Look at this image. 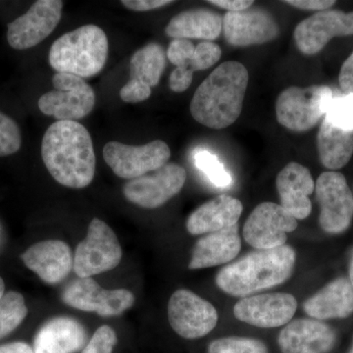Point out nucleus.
<instances>
[{"instance_id":"nucleus-1","label":"nucleus","mask_w":353,"mask_h":353,"mask_svg":"<svg viewBox=\"0 0 353 353\" xmlns=\"http://www.w3.org/2000/svg\"><path fill=\"white\" fill-rule=\"evenodd\" d=\"M41 157L52 178L64 187L83 189L95 174L92 137L77 121H57L44 134Z\"/></svg>"},{"instance_id":"nucleus-2","label":"nucleus","mask_w":353,"mask_h":353,"mask_svg":"<svg viewBox=\"0 0 353 353\" xmlns=\"http://www.w3.org/2000/svg\"><path fill=\"white\" fill-rule=\"evenodd\" d=\"M250 75L245 65L226 61L197 88L190 102L194 119L210 129L231 126L240 117Z\"/></svg>"},{"instance_id":"nucleus-3","label":"nucleus","mask_w":353,"mask_h":353,"mask_svg":"<svg viewBox=\"0 0 353 353\" xmlns=\"http://www.w3.org/2000/svg\"><path fill=\"white\" fill-rule=\"evenodd\" d=\"M296 261V250L290 245L257 250L221 269L216 284L232 296H252L289 280Z\"/></svg>"},{"instance_id":"nucleus-4","label":"nucleus","mask_w":353,"mask_h":353,"mask_svg":"<svg viewBox=\"0 0 353 353\" xmlns=\"http://www.w3.org/2000/svg\"><path fill=\"white\" fill-rule=\"evenodd\" d=\"M108 57L105 32L97 26L85 25L57 39L51 46L48 59L57 73L83 79L101 72Z\"/></svg>"},{"instance_id":"nucleus-5","label":"nucleus","mask_w":353,"mask_h":353,"mask_svg":"<svg viewBox=\"0 0 353 353\" xmlns=\"http://www.w3.org/2000/svg\"><path fill=\"white\" fill-rule=\"evenodd\" d=\"M333 99V90L327 85L290 87L279 94L276 117L290 131H309L328 112Z\"/></svg>"},{"instance_id":"nucleus-6","label":"nucleus","mask_w":353,"mask_h":353,"mask_svg":"<svg viewBox=\"0 0 353 353\" xmlns=\"http://www.w3.org/2000/svg\"><path fill=\"white\" fill-rule=\"evenodd\" d=\"M122 248L113 230L104 221L94 218L87 238L77 246L74 271L79 278H90L112 270L122 259Z\"/></svg>"},{"instance_id":"nucleus-7","label":"nucleus","mask_w":353,"mask_h":353,"mask_svg":"<svg viewBox=\"0 0 353 353\" xmlns=\"http://www.w3.org/2000/svg\"><path fill=\"white\" fill-rule=\"evenodd\" d=\"M55 90L39 99V108L58 121L83 119L94 110L95 94L83 79L71 74L57 73L52 78Z\"/></svg>"},{"instance_id":"nucleus-8","label":"nucleus","mask_w":353,"mask_h":353,"mask_svg":"<svg viewBox=\"0 0 353 353\" xmlns=\"http://www.w3.org/2000/svg\"><path fill=\"white\" fill-rule=\"evenodd\" d=\"M315 192L323 231L331 234L345 233L353 218V194L345 176L336 171L324 172L317 179Z\"/></svg>"},{"instance_id":"nucleus-9","label":"nucleus","mask_w":353,"mask_h":353,"mask_svg":"<svg viewBox=\"0 0 353 353\" xmlns=\"http://www.w3.org/2000/svg\"><path fill=\"white\" fill-rule=\"evenodd\" d=\"M170 157L168 145L159 139L139 146L110 141L103 148L106 164L115 175L128 180L161 168L167 164Z\"/></svg>"},{"instance_id":"nucleus-10","label":"nucleus","mask_w":353,"mask_h":353,"mask_svg":"<svg viewBox=\"0 0 353 353\" xmlns=\"http://www.w3.org/2000/svg\"><path fill=\"white\" fill-rule=\"evenodd\" d=\"M187 172L176 163H167L152 173L132 179L125 183V197L141 208L154 209L164 205L182 190Z\"/></svg>"},{"instance_id":"nucleus-11","label":"nucleus","mask_w":353,"mask_h":353,"mask_svg":"<svg viewBox=\"0 0 353 353\" xmlns=\"http://www.w3.org/2000/svg\"><path fill=\"white\" fill-rule=\"evenodd\" d=\"M172 329L188 340L205 336L217 326L218 312L205 299L188 290L174 292L168 303Z\"/></svg>"},{"instance_id":"nucleus-12","label":"nucleus","mask_w":353,"mask_h":353,"mask_svg":"<svg viewBox=\"0 0 353 353\" xmlns=\"http://www.w3.org/2000/svg\"><path fill=\"white\" fill-rule=\"evenodd\" d=\"M297 220L274 202H262L243 226V238L256 250H273L287 243L288 233L296 231Z\"/></svg>"},{"instance_id":"nucleus-13","label":"nucleus","mask_w":353,"mask_h":353,"mask_svg":"<svg viewBox=\"0 0 353 353\" xmlns=\"http://www.w3.org/2000/svg\"><path fill=\"white\" fill-rule=\"evenodd\" d=\"M63 1L39 0L19 18L9 23L7 41L17 50H29L54 31L62 17Z\"/></svg>"},{"instance_id":"nucleus-14","label":"nucleus","mask_w":353,"mask_h":353,"mask_svg":"<svg viewBox=\"0 0 353 353\" xmlns=\"http://www.w3.org/2000/svg\"><path fill=\"white\" fill-rule=\"evenodd\" d=\"M352 34L353 12L330 9L301 21L294 32L297 48L305 55L317 54L334 38Z\"/></svg>"},{"instance_id":"nucleus-15","label":"nucleus","mask_w":353,"mask_h":353,"mask_svg":"<svg viewBox=\"0 0 353 353\" xmlns=\"http://www.w3.org/2000/svg\"><path fill=\"white\" fill-rule=\"evenodd\" d=\"M297 301L285 292L255 294L243 297L236 303V319L259 328H278L289 324L296 314Z\"/></svg>"},{"instance_id":"nucleus-16","label":"nucleus","mask_w":353,"mask_h":353,"mask_svg":"<svg viewBox=\"0 0 353 353\" xmlns=\"http://www.w3.org/2000/svg\"><path fill=\"white\" fill-rule=\"evenodd\" d=\"M223 32L228 43L236 48H246L277 39L280 27L268 11L250 7L241 12L225 14Z\"/></svg>"},{"instance_id":"nucleus-17","label":"nucleus","mask_w":353,"mask_h":353,"mask_svg":"<svg viewBox=\"0 0 353 353\" xmlns=\"http://www.w3.org/2000/svg\"><path fill=\"white\" fill-rule=\"evenodd\" d=\"M336 343L334 330L316 319L290 321L278 336L279 347L283 353H329Z\"/></svg>"},{"instance_id":"nucleus-18","label":"nucleus","mask_w":353,"mask_h":353,"mask_svg":"<svg viewBox=\"0 0 353 353\" xmlns=\"http://www.w3.org/2000/svg\"><path fill=\"white\" fill-rule=\"evenodd\" d=\"M279 196L283 208L296 220L306 219L312 210L309 196L315 189L310 171L297 162H290L276 179Z\"/></svg>"},{"instance_id":"nucleus-19","label":"nucleus","mask_w":353,"mask_h":353,"mask_svg":"<svg viewBox=\"0 0 353 353\" xmlns=\"http://www.w3.org/2000/svg\"><path fill=\"white\" fill-rule=\"evenodd\" d=\"M26 266L44 283L62 282L74 268L71 250L62 241H44L28 248L22 255Z\"/></svg>"},{"instance_id":"nucleus-20","label":"nucleus","mask_w":353,"mask_h":353,"mask_svg":"<svg viewBox=\"0 0 353 353\" xmlns=\"http://www.w3.org/2000/svg\"><path fill=\"white\" fill-rule=\"evenodd\" d=\"M88 334L85 327L66 316L44 323L34 341V353H76L85 347Z\"/></svg>"},{"instance_id":"nucleus-21","label":"nucleus","mask_w":353,"mask_h":353,"mask_svg":"<svg viewBox=\"0 0 353 353\" xmlns=\"http://www.w3.org/2000/svg\"><path fill=\"white\" fill-rule=\"evenodd\" d=\"M243 206L238 199L227 194L211 199L196 209L188 218L190 234H208L238 224Z\"/></svg>"},{"instance_id":"nucleus-22","label":"nucleus","mask_w":353,"mask_h":353,"mask_svg":"<svg viewBox=\"0 0 353 353\" xmlns=\"http://www.w3.org/2000/svg\"><path fill=\"white\" fill-rule=\"evenodd\" d=\"M303 309L306 314L319 321L350 317L353 314V287L350 279L332 281L309 297Z\"/></svg>"},{"instance_id":"nucleus-23","label":"nucleus","mask_w":353,"mask_h":353,"mask_svg":"<svg viewBox=\"0 0 353 353\" xmlns=\"http://www.w3.org/2000/svg\"><path fill=\"white\" fill-rule=\"evenodd\" d=\"M241 248L238 224L208 234L194 245L189 268L196 270L229 263L238 256Z\"/></svg>"},{"instance_id":"nucleus-24","label":"nucleus","mask_w":353,"mask_h":353,"mask_svg":"<svg viewBox=\"0 0 353 353\" xmlns=\"http://www.w3.org/2000/svg\"><path fill=\"white\" fill-rule=\"evenodd\" d=\"M223 19L215 11L199 8L176 14L167 25V36L175 39H199L204 41L219 38Z\"/></svg>"},{"instance_id":"nucleus-25","label":"nucleus","mask_w":353,"mask_h":353,"mask_svg":"<svg viewBox=\"0 0 353 353\" xmlns=\"http://www.w3.org/2000/svg\"><path fill=\"white\" fill-rule=\"evenodd\" d=\"M320 161L330 170H338L353 155V132L336 127L325 116L317 136Z\"/></svg>"},{"instance_id":"nucleus-26","label":"nucleus","mask_w":353,"mask_h":353,"mask_svg":"<svg viewBox=\"0 0 353 353\" xmlns=\"http://www.w3.org/2000/svg\"><path fill=\"white\" fill-rule=\"evenodd\" d=\"M166 66V53L160 44L152 43L136 51L131 59V79L145 83L150 88L157 87Z\"/></svg>"},{"instance_id":"nucleus-27","label":"nucleus","mask_w":353,"mask_h":353,"mask_svg":"<svg viewBox=\"0 0 353 353\" xmlns=\"http://www.w3.org/2000/svg\"><path fill=\"white\" fill-rule=\"evenodd\" d=\"M104 289L92 278H79L67 285L62 294L65 304L85 311L97 312L103 296Z\"/></svg>"},{"instance_id":"nucleus-28","label":"nucleus","mask_w":353,"mask_h":353,"mask_svg":"<svg viewBox=\"0 0 353 353\" xmlns=\"http://www.w3.org/2000/svg\"><path fill=\"white\" fill-rule=\"evenodd\" d=\"M28 314L25 299L19 292H9L0 299V340L12 333Z\"/></svg>"},{"instance_id":"nucleus-29","label":"nucleus","mask_w":353,"mask_h":353,"mask_svg":"<svg viewBox=\"0 0 353 353\" xmlns=\"http://www.w3.org/2000/svg\"><path fill=\"white\" fill-rule=\"evenodd\" d=\"M208 353H268V348L256 339L226 336L210 343Z\"/></svg>"},{"instance_id":"nucleus-30","label":"nucleus","mask_w":353,"mask_h":353,"mask_svg":"<svg viewBox=\"0 0 353 353\" xmlns=\"http://www.w3.org/2000/svg\"><path fill=\"white\" fill-rule=\"evenodd\" d=\"M134 303V296L130 290L125 289L104 290L102 301L97 308L99 316L109 317L118 316L131 308Z\"/></svg>"},{"instance_id":"nucleus-31","label":"nucleus","mask_w":353,"mask_h":353,"mask_svg":"<svg viewBox=\"0 0 353 353\" xmlns=\"http://www.w3.org/2000/svg\"><path fill=\"white\" fill-rule=\"evenodd\" d=\"M194 159L197 168L203 172L216 187L227 188L231 185L232 176L215 155L208 152H201L196 153Z\"/></svg>"},{"instance_id":"nucleus-32","label":"nucleus","mask_w":353,"mask_h":353,"mask_svg":"<svg viewBox=\"0 0 353 353\" xmlns=\"http://www.w3.org/2000/svg\"><path fill=\"white\" fill-rule=\"evenodd\" d=\"M326 117L336 127L353 132V94L333 99Z\"/></svg>"},{"instance_id":"nucleus-33","label":"nucleus","mask_w":353,"mask_h":353,"mask_svg":"<svg viewBox=\"0 0 353 353\" xmlns=\"http://www.w3.org/2000/svg\"><path fill=\"white\" fill-rule=\"evenodd\" d=\"M22 136L17 123L0 112V157L14 154L20 150Z\"/></svg>"},{"instance_id":"nucleus-34","label":"nucleus","mask_w":353,"mask_h":353,"mask_svg":"<svg viewBox=\"0 0 353 353\" xmlns=\"http://www.w3.org/2000/svg\"><path fill=\"white\" fill-rule=\"evenodd\" d=\"M221 55L222 50L218 44L212 41H202L196 46L190 70L192 72L208 70L219 61Z\"/></svg>"},{"instance_id":"nucleus-35","label":"nucleus","mask_w":353,"mask_h":353,"mask_svg":"<svg viewBox=\"0 0 353 353\" xmlns=\"http://www.w3.org/2000/svg\"><path fill=\"white\" fill-rule=\"evenodd\" d=\"M117 341V334L111 327L101 326L97 330L81 353H113Z\"/></svg>"},{"instance_id":"nucleus-36","label":"nucleus","mask_w":353,"mask_h":353,"mask_svg":"<svg viewBox=\"0 0 353 353\" xmlns=\"http://www.w3.org/2000/svg\"><path fill=\"white\" fill-rule=\"evenodd\" d=\"M196 46L190 39H175L169 44L166 57L176 67L190 69Z\"/></svg>"},{"instance_id":"nucleus-37","label":"nucleus","mask_w":353,"mask_h":353,"mask_svg":"<svg viewBox=\"0 0 353 353\" xmlns=\"http://www.w3.org/2000/svg\"><path fill=\"white\" fill-rule=\"evenodd\" d=\"M152 88L145 83L130 80L120 90V97L128 103H139L150 99Z\"/></svg>"},{"instance_id":"nucleus-38","label":"nucleus","mask_w":353,"mask_h":353,"mask_svg":"<svg viewBox=\"0 0 353 353\" xmlns=\"http://www.w3.org/2000/svg\"><path fill=\"white\" fill-rule=\"evenodd\" d=\"M194 79V72L189 68L176 67L169 79V87L174 92H183L190 87Z\"/></svg>"},{"instance_id":"nucleus-39","label":"nucleus","mask_w":353,"mask_h":353,"mask_svg":"<svg viewBox=\"0 0 353 353\" xmlns=\"http://www.w3.org/2000/svg\"><path fill=\"white\" fill-rule=\"evenodd\" d=\"M174 3L171 0H123L122 4L130 10L137 12L154 10Z\"/></svg>"},{"instance_id":"nucleus-40","label":"nucleus","mask_w":353,"mask_h":353,"mask_svg":"<svg viewBox=\"0 0 353 353\" xmlns=\"http://www.w3.org/2000/svg\"><path fill=\"white\" fill-rule=\"evenodd\" d=\"M339 83L345 95L353 94V52L341 66Z\"/></svg>"},{"instance_id":"nucleus-41","label":"nucleus","mask_w":353,"mask_h":353,"mask_svg":"<svg viewBox=\"0 0 353 353\" xmlns=\"http://www.w3.org/2000/svg\"><path fill=\"white\" fill-rule=\"evenodd\" d=\"M285 3L301 10L324 11L329 10L336 1L332 0H287Z\"/></svg>"},{"instance_id":"nucleus-42","label":"nucleus","mask_w":353,"mask_h":353,"mask_svg":"<svg viewBox=\"0 0 353 353\" xmlns=\"http://www.w3.org/2000/svg\"><path fill=\"white\" fill-rule=\"evenodd\" d=\"M208 3L226 9L229 12H241L250 8L254 1L252 0H209Z\"/></svg>"},{"instance_id":"nucleus-43","label":"nucleus","mask_w":353,"mask_h":353,"mask_svg":"<svg viewBox=\"0 0 353 353\" xmlns=\"http://www.w3.org/2000/svg\"><path fill=\"white\" fill-rule=\"evenodd\" d=\"M0 353H34L32 347L23 341L0 345Z\"/></svg>"},{"instance_id":"nucleus-44","label":"nucleus","mask_w":353,"mask_h":353,"mask_svg":"<svg viewBox=\"0 0 353 353\" xmlns=\"http://www.w3.org/2000/svg\"><path fill=\"white\" fill-rule=\"evenodd\" d=\"M350 281L352 283L353 287V248L350 250Z\"/></svg>"},{"instance_id":"nucleus-45","label":"nucleus","mask_w":353,"mask_h":353,"mask_svg":"<svg viewBox=\"0 0 353 353\" xmlns=\"http://www.w3.org/2000/svg\"><path fill=\"white\" fill-rule=\"evenodd\" d=\"M4 289H6V285H4L3 280L0 277V299L3 296L4 294Z\"/></svg>"},{"instance_id":"nucleus-46","label":"nucleus","mask_w":353,"mask_h":353,"mask_svg":"<svg viewBox=\"0 0 353 353\" xmlns=\"http://www.w3.org/2000/svg\"><path fill=\"white\" fill-rule=\"evenodd\" d=\"M348 353H353V343H352V348H350V352H348Z\"/></svg>"}]
</instances>
